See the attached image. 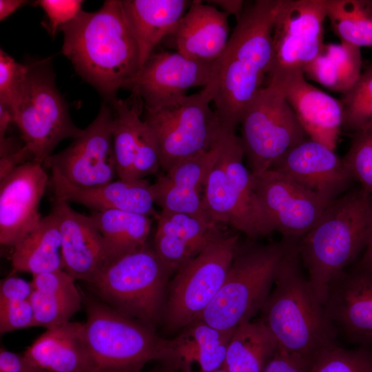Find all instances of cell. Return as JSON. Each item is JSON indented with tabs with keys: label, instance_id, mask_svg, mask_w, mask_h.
I'll return each instance as SVG.
<instances>
[{
	"label": "cell",
	"instance_id": "obj_1",
	"mask_svg": "<svg viewBox=\"0 0 372 372\" xmlns=\"http://www.w3.org/2000/svg\"><path fill=\"white\" fill-rule=\"evenodd\" d=\"M60 30L63 54L105 102L112 107L120 90L131 91L141 68L140 55L122 1H105L95 12L82 10Z\"/></svg>",
	"mask_w": 372,
	"mask_h": 372
},
{
	"label": "cell",
	"instance_id": "obj_2",
	"mask_svg": "<svg viewBox=\"0 0 372 372\" xmlns=\"http://www.w3.org/2000/svg\"><path fill=\"white\" fill-rule=\"evenodd\" d=\"M285 0L245 4L226 48L214 63L210 83L214 112L224 127L236 130L242 114L266 86L273 59L272 35Z\"/></svg>",
	"mask_w": 372,
	"mask_h": 372
},
{
	"label": "cell",
	"instance_id": "obj_3",
	"mask_svg": "<svg viewBox=\"0 0 372 372\" xmlns=\"http://www.w3.org/2000/svg\"><path fill=\"white\" fill-rule=\"evenodd\" d=\"M302 267L298 242H292L260 318L276 338L278 349L312 361L322 349L338 343V336Z\"/></svg>",
	"mask_w": 372,
	"mask_h": 372
},
{
	"label": "cell",
	"instance_id": "obj_4",
	"mask_svg": "<svg viewBox=\"0 0 372 372\" xmlns=\"http://www.w3.org/2000/svg\"><path fill=\"white\" fill-rule=\"evenodd\" d=\"M371 215V195L360 187L332 201L298 241L302 265L324 305L331 284L362 254Z\"/></svg>",
	"mask_w": 372,
	"mask_h": 372
},
{
	"label": "cell",
	"instance_id": "obj_5",
	"mask_svg": "<svg viewBox=\"0 0 372 372\" xmlns=\"http://www.w3.org/2000/svg\"><path fill=\"white\" fill-rule=\"evenodd\" d=\"M253 240L239 241L222 287L200 317L217 329L233 331L261 311L292 242L282 239L262 245Z\"/></svg>",
	"mask_w": 372,
	"mask_h": 372
},
{
	"label": "cell",
	"instance_id": "obj_6",
	"mask_svg": "<svg viewBox=\"0 0 372 372\" xmlns=\"http://www.w3.org/2000/svg\"><path fill=\"white\" fill-rule=\"evenodd\" d=\"M218 156L207 178L205 211L216 225H227L256 240L275 231L254 191L245 165L244 149L234 129L222 126Z\"/></svg>",
	"mask_w": 372,
	"mask_h": 372
},
{
	"label": "cell",
	"instance_id": "obj_7",
	"mask_svg": "<svg viewBox=\"0 0 372 372\" xmlns=\"http://www.w3.org/2000/svg\"><path fill=\"white\" fill-rule=\"evenodd\" d=\"M81 293L86 313L84 336L99 372H142L149 361L161 360L169 339L92 293Z\"/></svg>",
	"mask_w": 372,
	"mask_h": 372
},
{
	"label": "cell",
	"instance_id": "obj_8",
	"mask_svg": "<svg viewBox=\"0 0 372 372\" xmlns=\"http://www.w3.org/2000/svg\"><path fill=\"white\" fill-rule=\"evenodd\" d=\"M169 276L147 245L109 262L87 285L92 294L117 311L154 328L163 315Z\"/></svg>",
	"mask_w": 372,
	"mask_h": 372
},
{
	"label": "cell",
	"instance_id": "obj_9",
	"mask_svg": "<svg viewBox=\"0 0 372 372\" xmlns=\"http://www.w3.org/2000/svg\"><path fill=\"white\" fill-rule=\"evenodd\" d=\"M25 146L33 161L43 164L57 145L75 138L83 130L72 121L67 103L55 83L50 59L28 64V72L19 101L13 110Z\"/></svg>",
	"mask_w": 372,
	"mask_h": 372
},
{
	"label": "cell",
	"instance_id": "obj_10",
	"mask_svg": "<svg viewBox=\"0 0 372 372\" xmlns=\"http://www.w3.org/2000/svg\"><path fill=\"white\" fill-rule=\"evenodd\" d=\"M215 94L211 83L198 93L153 112L144 120L157 143L161 169L173 166L209 150L217 142L222 125L211 107Z\"/></svg>",
	"mask_w": 372,
	"mask_h": 372
},
{
	"label": "cell",
	"instance_id": "obj_11",
	"mask_svg": "<svg viewBox=\"0 0 372 372\" xmlns=\"http://www.w3.org/2000/svg\"><path fill=\"white\" fill-rule=\"evenodd\" d=\"M239 241L238 234L223 231L175 273L163 315L169 331L200 319L226 278Z\"/></svg>",
	"mask_w": 372,
	"mask_h": 372
},
{
	"label": "cell",
	"instance_id": "obj_12",
	"mask_svg": "<svg viewBox=\"0 0 372 372\" xmlns=\"http://www.w3.org/2000/svg\"><path fill=\"white\" fill-rule=\"evenodd\" d=\"M240 138L250 171L260 174L309 138L282 92L267 85L244 111Z\"/></svg>",
	"mask_w": 372,
	"mask_h": 372
},
{
	"label": "cell",
	"instance_id": "obj_13",
	"mask_svg": "<svg viewBox=\"0 0 372 372\" xmlns=\"http://www.w3.org/2000/svg\"><path fill=\"white\" fill-rule=\"evenodd\" d=\"M326 0H285L273 27V59L267 85L304 73L323 45Z\"/></svg>",
	"mask_w": 372,
	"mask_h": 372
},
{
	"label": "cell",
	"instance_id": "obj_14",
	"mask_svg": "<svg viewBox=\"0 0 372 372\" xmlns=\"http://www.w3.org/2000/svg\"><path fill=\"white\" fill-rule=\"evenodd\" d=\"M114 113L103 102L95 119L63 150L43 166L59 172L74 185L91 187L114 180L117 176L113 148Z\"/></svg>",
	"mask_w": 372,
	"mask_h": 372
},
{
	"label": "cell",
	"instance_id": "obj_15",
	"mask_svg": "<svg viewBox=\"0 0 372 372\" xmlns=\"http://www.w3.org/2000/svg\"><path fill=\"white\" fill-rule=\"evenodd\" d=\"M251 174L254 191L266 216L285 240L298 242L331 203L275 170Z\"/></svg>",
	"mask_w": 372,
	"mask_h": 372
},
{
	"label": "cell",
	"instance_id": "obj_16",
	"mask_svg": "<svg viewBox=\"0 0 372 372\" xmlns=\"http://www.w3.org/2000/svg\"><path fill=\"white\" fill-rule=\"evenodd\" d=\"M214 70V64L178 52H153L141 67L131 91L141 99L146 112L158 110L185 98L189 89L207 86Z\"/></svg>",
	"mask_w": 372,
	"mask_h": 372
},
{
	"label": "cell",
	"instance_id": "obj_17",
	"mask_svg": "<svg viewBox=\"0 0 372 372\" xmlns=\"http://www.w3.org/2000/svg\"><path fill=\"white\" fill-rule=\"evenodd\" d=\"M44 168L29 161L0 179L1 245L13 248L39 225V204L50 181Z\"/></svg>",
	"mask_w": 372,
	"mask_h": 372
},
{
	"label": "cell",
	"instance_id": "obj_18",
	"mask_svg": "<svg viewBox=\"0 0 372 372\" xmlns=\"http://www.w3.org/2000/svg\"><path fill=\"white\" fill-rule=\"evenodd\" d=\"M143 107L141 99L134 93L127 99H118L112 107L114 113L113 148L119 179H143L161 168L155 137L148 124L141 118Z\"/></svg>",
	"mask_w": 372,
	"mask_h": 372
},
{
	"label": "cell",
	"instance_id": "obj_19",
	"mask_svg": "<svg viewBox=\"0 0 372 372\" xmlns=\"http://www.w3.org/2000/svg\"><path fill=\"white\" fill-rule=\"evenodd\" d=\"M270 169L287 176L328 202L347 192L355 181L342 158L309 138L285 153Z\"/></svg>",
	"mask_w": 372,
	"mask_h": 372
},
{
	"label": "cell",
	"instance_id": "obj_20",
	"mask_svg": "<svg viewBox=\"0 0 372 372\" xmlns=\"http://www.w3.org/2000/svg\"><path fill=\"white\" fill-rule=\"evenodd\" d=\"M324 307L338 337L372 349V274L344 271L331 284Z\"/></svg>",
	"mask_w": 372,
	"mask_h": 372
},
{
	"label": "cell",
	"instance_id": "obj_21",
	"mask_svg": "<svg viewBox=\"0 0 372 372\" xmlns=\"http://www.w3.org/2000/svg\"><path fill=\"white\" fill-rule=\"evenodd\" d=\"M51 211L59 223L64 270L75 280L91 282L110 262L101 234L90 216L66 201L54 198Z\"/></svg>",
	"mask_w": 372,
	"mask_h": 372
},
{
	"label": "cell",
	"instance_id": "obj_22",
	"mask_svg": "<svg viewBox=\"0 0 372 372\" xmlns=\"http://www.w3.org/2000/svg\"><path fill=\"white\" fill-rule=\"evenodd\" d=\"M49 185L54 198L81 204L96 211L121 210L156 218L152 184L146 180H114L91 187L72 185L59 172L50 170Z\"/></svg>",
	"mask_w": 372,
	"mask_h": 372
},
{
	"label": "cell",
	"instance_id": "obj_23",
	"mask_svg": "<svg viewBox=\"0 0 372 372\" xmlns=\"http://www.w3.org/2000/svg\"><path fill=\"white\" fill-rule=\"evenodd\" d=\"M220 136L209 150L178 163L152 184L155 203L161 211L209 219L204 209V189L219 154Z\"/></svg>",
	"mask_w": 372,
	"mask_h": 372
},
{
	"label": "cell",
	"instance_id": "obj_24",
	"mask_svg": "<svg viewBox=\"0 0 372 372\" xmlns=\"http://www.w3.org/2000/svg\"><path fill=\"white\" fill-rule=\"evenodd\" d=\"M273 86L282 92L308 137L335 150L342 125L340 100L309 83L302 72Z\"/></svg>",
	"mask_w": 372,
	"mask_h": 372
},
{
	"label": "cell",
	"instance_id": "obj_25",
	"mask_svg": "<svg viewBox=\"0 0 372 372\" xmlns=\"http://www.w3.org/2000/svg\"><path fill=\"white\" fill-rule=\"evenodd\" d=\"M154 249L169 275L176 273L223 232L220 225L197 216L161 211Z\"/></svg>",
	"mask_w": 372,
	"mask_h": 372
},
{
	"label": "cell",
	"instance_id": "obj_26",
	"mask_svg": "<svg viewBox=\"0 0 372 372\" xmlns=\"http://www.w3.org/2000/svg\"><path fill=\"white\" fill-rule=\"evenodd\" d=\"M228 17L209 3L192 1L171 35L176 52L201 63L214 64L231 35Z\"/></svg>",
	"mask_w": 372,
	"mask_h": 372
},
{
	"label": "cell",
	"instance_id": "obj_27",
	"mask_svg": "<svg viewBox=\"0 0 372 372\" xmlns=\"http://www.w3.org/2000/svg\"><path fill=\"white\" fill-rule=\"evenodd\" d=\"M233 331L199 320L169 339L160 366L171 372H214L222 368Z\"/></svg>",
	"mask_w": 372,
	"mask_h": 372
},
{
	"label": "cell",
	"instance_id": "obj_28",
	"mask_svg": "<svg viewBox=\"0 0 372 372\" xmlns=\"http://www.w3.org/2000/svg\"><path fill=\"white\" fill-rule=\"evenodd\" d=\"M45 372H99L84 336V323L68 322L47 329L23 354Z\"/></svg>",
	"mask_w": 372,
	"mask_h": 372
},
{
	"label": "cell",
	"instance_id": "obj_29",
	"mask_svg": "<svg viewBox=\"0 0 372 372\" xmlns=\"http://www.w3.org/2000/svg\"><path fill=\"white\" fill-rule=\"evenodd\" d=\"M189 0H125L123 12L137 43L141 67L156 46L171 36L188 10Z\"/></svg>",
	"mask_w": 372,
	"mask_h": 372
},
{
	"label": "cell",
	"instance_id": "obj_30",
	"mask_svg": "<svg viewBox=\"0 0 372 372\" xmlns=\"http://www.w3.org/2000/svg\"><path fill=\"white\" fill-rule=\"evenodd\" d=\"M31 282L36 327L48 329L64 324L83 306L81 291L64 269L33 275Z\"/></svg>",
	"mask_w": 372,
	"mask_h": 372
},
{
	"label": "cell",
	"instance_id": "obj_31",
	"mask_svg": "<svg viewBox=\"0 0 372 372\" xmlns=\"http://www.w3.org/2000/svg\"><path fill=\"white\" fill-rule=\"evenodd\" d=\"M11 263L12 271L32 276L64 269L59 223L52 211L13 247Z\"/></svg>",
	"mask_w": 372,
	"mask_h": 372
},
{
	"label": "cell",
	"instance_id": "obj_32",
	"mask_svg": "<svg viewBox=\"0 0 372 372\" xmlns=\"http://www.w3.org/2000/svg\"><path fill=\"white\" fill-rule=\"evenodd\" d=\"M278 349L276 338L263 321L251 320L234 331L221 369L227 372H263Z\"/></svg>",
	"mask_w": 372,
	"mask_h": 372
},
{
	"label": "cell",
	"instance_id": "obj_33",
	"mask_svg": "<svg viewBox=\"0 0 372 372\" xmlns=\"http://www.w3.org/2000/svg\"><path fill=\"white\" fill-rule=\"evenodd\" d=\"M360 48L342 41L324 43L319 54L304 70V76L342 94L347 92L361 74Z\"/></svg>",
	"mask_w": 372,
	"mask_h": 372
},
{
	"label": "cell",
	"instance_id": "obj_34",
	"mask_svg": "<svg viewBox=\"0 0 372 372\" xmlns=\"http://www.w3.org/2000/svg\"><path fill=\"white\" fill-rule=\"evenodd\" d=\"M90 216L105 240L110 262L148 245L149 216L121 210L92 211Z\"/></svg>",
	"mask_w": 372,
	"mask_h": 372
},
{
	"label": "cell",
	"instance_id": "obj_35",
	"mask_svg": "<svg viewBox=\"0 0 372 372\" xmlns=\"http://www.w3.org/2000/svg\"><path fill=\"white\" fill-rule=\"evenodd\" d=\"M327 17L342 41L372 47V1L326 0Z\"/></svg>",
	"mask_w": 372,
	"mask_h": 372
},
{
	"label": "cell",
	"instance_id": "obj_36",
	"mask_svg": "<svg viewBox=\"0 0 372 372\" xmlns=\"http://www.w3.org/2000/svg\"><path fill=\"white\" fill-rule=\"evenodd\" d=\"M342 107V130L351 134L372 127V65L340 100Z\"/></svg>",
	"mask_w": 372,
	"mask_h": 372
},
{
	"label": "cell",
	"instance_id": "obj_37",
	"mask_svg": "<svg viewBox=\"0 0 372 372\" xmlns=\"http://www.w3.org/2000/svg\"><path fill=\"white\" fill-rule=\"evenodd\" d=\"M309 372H372V349L329 345L314 357Z\"/></svg>",
	"mask_w": 372,
	"mask_h": 372
},
{
	"label": "cell",
	"instance_id": "obj_38",
	"mask_svg": "<svg viewBox=\"0 0 372 372\" xmlns=\"http://www.w3.org/2000/svg\"><path fill=\"white\" fill-rule=\"evenodd\" d=\"M342 159L360 187L372 195V127L352 134L350 147Z\"/></svg>",
	"mask_w": 372,
	"mask_h": 372
},
{
	"label": "cell",
	"instance_id": "obj_39",
	"mask_svg": "<svg viewBox=\"0 0 372 372\" xmlns=\"http://www.w3.org/2000/svg\"><path fill=\"white\" fill-rule=\"evenodd\" d=\"M28 72V64L17 62L0 50V103L14 110Z\"/></svg>",
	"mask_w": 372,
	"mask_h": 372
},
{
	"label": "cell",
	"instance_id": "obj_40",
	"mask_svg": "<svg viewBox=\"0 0 372 372\" xmlns=\"http://www.w3.org/2000/svg\"><path fill=\"white\" fill-rule=\"evenodd\" d=\"M30 327L35 324L30 299L0 302L1 335Z\"/></svg>",
	"mask_w": 372,
	"mask_h": 372
},
{
	"label": "cell",
	"instance_id": "obj_41",
	"mask_svg": "<svg viewBox=\"0 0 372 372\" xmlns=\"http://www.w3.org/2000/svg\"><path fill=\"white\" fill-rule=\"evenodd\" d=\"M44 11L48 31L53 37L57 30L74 20L83 10L81 0H39L35 2Z\"/></svg>",
	"mask_w": 372,
	"mask_h": 372
},
{
	"label": "cell",
	"instance_id": "obj_42",
	"mask_svg": "<svg viewBox=\"0 0 372 372\" xmlns=\"http://www.w3.org/2000/svg\"><path fill=\"white\" fill-rule=\"evenodd\" d=\"M311 362L278 349L263 372H309Z\"/></svg>",
	"mask_w": 372,
	"mask_h": 372
},
{
	"label": "cell",
	"instance_id": "obj_43",
	"mask_svg": "<svg viewBox=\"0 0 372 372\" xmlns=\"http://www.w3.org/2000/svg\"><path fill=\"white\" fill-rule=\"evenodd\" d=\"M33 291L32 282L21 278L9 276L1 280L0 302L14 300H28Z\"/></svg>",
	"mask_w": 372,
	"mask_h": 372
},
{
	"label": "cell",
	"instance_id": "obj_44",
	"mask_svg": "<svg viewBox=\"0 0 372 372\" xmlns=\"http://www.w3.org/2000/svg\"><path fill=\"white\" fill-rule=\"evenodd\" d=\"M0 372H45L30 364L23 355L0 349Z\"/></svg>",
	"mask_w": 372,
	"mask_h": 372
},
{
	"label": "cell",
	"instance_id": "obj_45",
	"mask_svg": "<svg viewBox=\"0 0 372 372\" xmlns=\"http://www.w3.org/2000/svg\"><path fill=\"white\" fill-rule=\"evenodd\" d=\"M30 156L33 160L30 152L24 145L19 150L4 157H1L0 161V179L8 175L17 167L29 161L27 159Z\"/></svg>",
	"mask_w": 372,
	"mask_h": 372
},
{
	"label": "cell",
	"instance_id": "obj_46",
	"mask_svg": "<svg viewBox=\"0 0 372 372\" xmlns=\"http://www.w3.org/2000/svg\"><path fill=\"white\" fill-rule=\"evenodd\" d=\"M353 267L372 274V195L371 221L365 247L362 252L360 258Z\"/></svg>",
	"mask_w": 372,
	"mask_h": 372
},
{
	"label": "cell",
	"instance_id": "obj_47",
	"mask_svg": "<svg viewBox=\"0 0 372 372\" xmlns=\"http://www.w3.org/2000/svg\"><path fill=\"white\" fill-rule=\"evenodd\" d=\"M207 3L214 5L217 8H221L223 12L228 15L232 14L238 19L242 14L246 3L243 1L238 0H217L208 1Z\"/></svg>",
	"mask_w": 372,
	"mask_h": 372
},
{
	"label": "cell",
	"instance_id": "obj_48",
	"mask_svg": "<svg viewBox=\"0 0 372 372\" xmlns=\"http://www.w3.org/2000/svg\"><path fill=\"white\" fill-rule=\"evenodd\" d=\"M11 123H14V114L12 109L0 103V142L6 138V133Z\"/></svg>",
	"mask_w": 372,
	"mask_h": 372
},
{
	"label": "cell",
	"instance_id": "obj_49",
	"mask_svg": "<svg viewBox=\"0 0 372 372\" xmlns=\"http://www.w3.org/2000/svg\"><path fill=\"white\" fill-rule=\"evenodd\" d=\"M28 3L23 0H0V20H4Z\"/></svg>",
	"mask_w": 372,
	"mask_h": 372
},
{
	"label": "cell",
	"instance_id": "obj_50",
	"mask_svg": "<svg viewBox=\"0 0 372 372\" xmlns=\"http://www.w3.org/2000/svg\"><path fill=\"white\" fill-rule=\"evenodd\" d=\"M148 372H171L167 369H165V368L159 366L158 367L156 368V369H154Z\"/></svg>",
	"mask_w": 372,
	"mask_h": 372
},
{
	"label": "cell",
	"instance_id": "obj_51",
	"mask_svg": "<svg viewBox=\"0 0 372 372\" xmlns=\"http://www.w3.org/2000/svg\"><path fill=\"white\" fill-rule=\"evenodd\" d=\"M214 372H227V371H225V370L223 369H220L216 370V371H214Z\"/></svg>",
	"mask_w": 372,
	"mask_h": 372
}]
</instances>
